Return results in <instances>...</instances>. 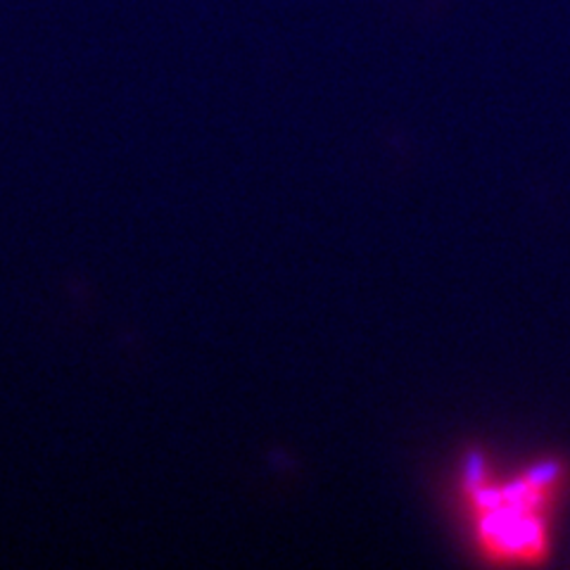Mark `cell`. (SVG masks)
<instances>
[{
  "instance_id": "6da1fadb",
  "label": "cell",
  "mask_w": 570,
  "mask_h": 570,
  "mask_svg": "<svg viewBox=\"0 0 570 570\" xmlns=\"http://www.w3.org/2000/svg\"><path fill=\"white\" fill-rule=\"evenodd\" d=\"M563 478L559 463L515 473L485 471L473 463L463 497L480 554L497 563H538L549 557Z\"/></svg>"
}]
</instances>
